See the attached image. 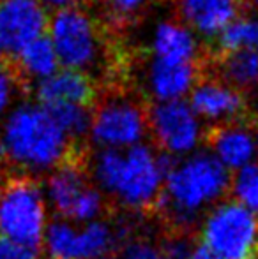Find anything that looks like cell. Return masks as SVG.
Here are the masks:
<instances>
[{
    "instance_id": "1",
    "label": "cell",
    "mask_w": 258,
    "mask_h": 259,
    "mask_svg": "<svg viewBox=\"0 0 258 259\" xmlns=\"http://www.w3.org/2000/svg\"><path fill=\"white\" fill-rule=\"evenodd\" d=\"M173 159L156 154L149 145L128 150H101L90 164L97 189L131 210L158 206L165 177Z\"/></svg>"
},
{
    "instance_id": "2",
    "label": "cell",
    "mask_w": 258,
    "mask_h": 259,
    "mask_svg": "<svg viewBox=\"0 0 258 259\" xmlns=\"http://www.w3.org/2000/svg\"><path fill=\"white\" fill-rule=\"evenodd\" d=\"M50 41L65 69L103 78L115 87V79L126 71L124 53L114 48L103 25L80 7H65L50 18Z\"/></svg>"
},
{
    "instance_id": "3",
    "label": "cell",
    "mask_w": 258,
    "mask_h": 259,
    "mask_svg": "<svg viewBox=\"0 0 258 259\" xmlns=\"http://www.w3.org/2000/svg\"><path fill=\"white\" fill-rule=\"evenodd\" d=\"M232 175L209 154L173 160L165 177L158 206L173 229L188 231L195 217L207 206L230 194Z\"/></svg>"
},
{
    "instance_id": "4",
    "label": "cell",
    "mask_w": 258,
    "mask_h": 259,
    "mask_svg": "<svg viewBox=\"0 0 258 259\" xmlns=\"http://www.w3.org/2000/svg\"><path fill=\"white\" fill-rule=\"evenodd\" d=\"M0 152L27 173H52L71 159V140L39 104H23L7 115L0 133Z\"/></svg>"
},
{
    "instance_id": "5",
    "label": "cell",
    "mask_w": 258,
    "mask_h": 259,
    "mask_svg": "<svg viewBox=\"0 0 258 259\" xmlns=\"http://www.w3.org/2000/svg\"><path fill=\"white\" fill-rule=\"evenodd\" d=\"M48 228V203L30 177H13L0 187V236L38 247Z\"/></svg>"
},
{
    "instance_id": "6",
    "label": "cell",
    "mask_w": 258,
    "mask_h": 259,
    "mask_svg": "<svg viewBox=\"0 0 258 259\" xmlns=\"http://www.w3.org/2000/svg\"><path fill=\"white\" fill-rule=\"evenodd\" d=\"M149 133L147 108L138 97L119 87L101 99L90 120V140L101 150H128L141 143Z\"/></svg>"
},
{
    "instance_id": "7",
    "label": "cell",
    "mask_w": 258,
    "mask_h": 259,
    "mask_svg": "<svg viewBox=\"0 0 258 259\" xmlns=\"http://www.w3.org/2000/svg\"><path fill=\"white\" fill-rule=\"evenodd\" d=\"M45 198L64 221L78 226L99 221L104 210L103 192L90 184L85 167L75 157L48 175Z\"/></svg>"
},
{
    "instance_id": "8",
    "label": "cell",
    "mask_w": 258,
    "mask_h": 259,
    "mask_svg": "<svg viewBox=\"0 0 258 259\" xmlns=\"http://www.w3.org/2000/svg\"><path fill=\"white\" fill-rule=\"evenodd\" d=\"M202 238L219 259H258V217L237 201H225L205 217Z\"/></svg>"
},
{
    "instance_id": "9",
    "label": "cell",
    "mask_w": 258,
    "mask_h": 259,
    "mask_svg": "<svg viewBox=\"0 0 258 259\" xmlns=\"http://www.w3.org/2000/svg\"><path fill=\"white\" fill-rule=\"evenodd\" d=\"M149 133L165 155H186L202 140V129L191 106L184 101L154 103L147 108Z\"/></svg>"
},
{
    "instance_id": "10",
    "label": "cell",
    "mask_w": 258,
    "mask_h": 259,
    "mask_svg": "<svg viewBox=\"0 0 258 259\" xmlns=\"http://www.w3.org/2000/svg\"><path fill=\"white\" fill-rule=\"evenodd\" d=\"M203 140L227 169H241L258 154V111L232 122L214 123Z\"/></svg>"
},
{
    "instance_id": "11",
    "label": "cell",
    "mask_w": 258,
    "mask_h": 259,
    "mask_svg": "<svg viewBox=\"0 0 258 259\" xmlns=\"http://www.w3.org/2000/svg\"><path fill=\"white\" fill-rule=\"evenodd\" d=\"M48 14L38 0H2L0 2V50L16 57L48 28Z\"/></svg>"
},
{
    "instance_id": "12",
    "label": "cell",
    "mask_w": 258,
    "mask_h": 259,
    "mask_svg": "<svg viewBox=\"0 0 258 259\" xmlns=\"http://www.w3.org/2000/svg\"><path fill=\"white\" fill-rule=\"evenodd\" d=\"M190 106L196 116H203L214 123L232 122L253 111L244 94L203 74H200L191 89Z\"/></svg>"
},
{
    "instance_id": "13",
    "label": "cell",
    "mask_w": 258,
    "mask_h": 259,
    "mask_svg": "<svg viewBox=\"0 0 258 259\" xmlns=\"http://www.w3.org/2000/svg\"><path fill=\"white\" fill-rule=\"evenodd\" d=\"M34 96L39 106L78 104L90 108L97 99L96 81L72 69H62L34 85Z\"/></svg>"
},
{
    "instance_id": "14",
    "label": "cell",
    "mask_w": 258,
    "mask_h": 259,
    "mask_svg": "<svg viewBox=\"0 0 258 259\" xmlns=\"http://www.w3.org/2000/svg\"><path fill=\"white\" fill-rule=\"evenodd\" d=\"M180 23L214 37L237 18H244L239 0H177Z\"/></svg>"
},
{
    "instance_id": "15",
    "label": "cell",
    "mask_w": 258,
    "mask_h": 259,
    "mask_svg": "<svg viewBox=\"0 0 258 259\" xmlns=\"http://www.w3.org/2000/svg\"><path fill=\"white\" fill-rule=\"evenodd\" d=\"M200 78V60L173 64L154 58L147 69V89L156 103L180 101Z\"/></svg>"
},
{
    "instance_id": "16",
    "label": "cell",
    "mask_w": 258,
    "mask_h": 259,
    "mask_svg": "<svg viewBox=\"0 0 258 259\" xmlns=\"http://www.w3.org/2000/svg\"><path fill=\"white\" fill-rule=\"evenodd\" d=\"M59 57L48 35L35 39L16 57L7 58L6 67L16 79L18 87L28 90V81H41L59 71ZM35 81V83H38Z\"/></svg>"
},
{
    "instance_id": "17",
    "label": "cell",
    "mask_w": 258,
    "mask_h": 259,
    "mask_svg": "<svg viewBox=\"0 0 258 259\" xmlns=\"http://www.w3.org/2000/svg\"><path fill=\"white\" fill-rule=\"evenodd\" d=\"M152 52L156 58L173 62V64L196 62L203 53L200 52L191 30L179 20L161 21L158 25L152 39Z\"/></svg>"
},
{
    "instance_id": "18",
    "label": "cell",
    "mask_w": 258,
    "mask_h": 259,
    "mask_svg": "<svg viewBox=\"0 0 258 259\" xmlns=\"http://www.w3.org/2000/svg\"><path fill=\"white\" fill-rule=\"evenodd\" d=\"M43 250L48 259H83L80 226L64 219L50 222L43 236Z\"/></svg>"
},
{
    "instance_id": "19",
    "label": "cell",
    "mask_w": 258,
    "mask_h": 259,
    "mask_svg": "<svg viewBox=\"0 0 258 259\" xmlns=\"http://www.w3.org/2000/svg\"><path fill=\"white\" fill-rule=\"evenodd\" d=\"M258 45V20L256 18H237L225 30L217 34L216 46L207 50L216 53H230L239 50H251Z\"/></svg>"
},
{
    "instance_id": "20",
    "label": "cell",
    "mask_w": 258,
    "mask_h": 259,
    "mask_svg": "<svg viewBox=\"0 0 258 259\" xmlns=\"http://www.w3.org/2000/svg\"><path fill=\"white\" fill-rule=\"evenodd\" d=\"M43 109L55 120V123L60 127V131H62L69 140H80L85 134H89L92 111L87 106L52 104V106H45Z\"/></svg>"
},
{
    "instance_id": "21",
    "label": "cell",
    "mask_w": 258,
    "mask_h": 259,
    "mask_svg": "<svg viewBox=\"0 0 258 259\" xmlns=\"http://www.w3.org/2000/svg\"><path fill=\"white\" fill-rule=\"evenodd\" d=\"M230 194L235 198L239 205L249 210L258 217V166L248 164V166L237 169L232 175V189Z\"/></svg>"
},
{
    "instance_id": "22",
    "label": "cell",
    "mask_w": 258,
    "mask_h": 259,
    "mask_svg": "<svg viewBox=\"0 0 258 259\" xmlns=\"http://www.w3.org/2000/svg\"><path fill=\"white\" fill-rule=\"evenodd\" d=\"M195 242L188 231L175 229L159 247L163 259H188L195 249Z\"/></svg>"
},
{
    "instance_id": "23",
    "label": "cell",
    "mask_w": 258,
    "mask_h": 259,
    "mask_svg": "<svg viewBox=\"0 0 258 259\" xmlns=\"http://www.w3.org/2000/svg\"><path fill=\"white\" fill-rule=\"evenodd\" d=\"M151 0H101L106 11L110 13L112 20L128 21L129 16L140 13L141 9L149 6Z\"/></svg>"
},
{
    "instance_id": "24",
    "label": "cell",
    "mask_w": 258,
    "mask_h": 259,
    "mask_svg": "<svg viewBox=\"0 0 258 259\" xmlns=\"http://www.w3.org/2000/svg\"><path fill=\"white\" fill-rule=\"evenodd\" d=\"M0 259H39L38 249L0 236Z\"/></svg>"
},
{
    "instance_id": "25",
    "label": "cell",
    "mask_w": 258,
    "mask_h": 259,
    "mask_svg": "<svg viewBox=\"0 0 258 259\" xmlns=\"http://www.w3.org/2000/svg\"><path fill=\"white\" fill-rule=\"evenodd\" d=\"M18 87L16 79L9 72L6 65L0 67V118L7 113L14 97V89Z\"/></svg>"
},
{
    "instance_id": "26",
    "label": "cell",
    "mask_w": 258,
    "mask_h": 259,
    "mask_svg": "<svg viewBox=\"0 0 258 259\" xmlns=\"http://www.w3.org/2000/svg\"><path fill=\"white\" fill-rule=\"evenodd\" d=\"M122 259H163V254L159 247H156L154 243L145 242V240H136V242H131L126 247Z\"/></svg>"
},
{
    "instance_id": "27",
    "label": "cell",
    "mask_w": 258,
    "mask_h": 259,
    "mask_svg": "<svg viewBox=\"0 0 258 259\" xmlns=\"http://www.w3.org/2000/svg\"><path fill=\"white\" fill-rule=\"evenodd\" d=\"M188 259H219V257H217L216 254L209 249V247H205L203 243H200V245L195 247L193 252L190 254V257Z\"/></svg>"
},
{
    "instance_id": "28",
    "label": "cell",
    "mask_w": 258,
    "mask_h": 259,
    "mask_svg": "<svg viewBox=\"0 0 258 259\" xmlns=\"http://www.w3.org/2000/svg\"><path fill=\"white\" fill-rule=\"evenodd\" d=\"M244 16L251 18L253 13H258V0H239Z\"/></svg>"
},
{
    "instance_id": "29",
    "label": "cell",
    "mask_w": 258,
    "mask_h": 259,
    "mask_svg": "<svg viewBox=\"0 0 258 259\" xmlns=\"http://www.w3.org/2000/svg\"><path fill=\"white\" fill-rule=\"evenodd\" d=\"M38 2H46V4H50V6L65 9V7H76V4L82 2V0H38Z\"/></svg>"
},
{
    "instance_id": "30",
    "label": "cell",
    "mask_w": 258,
    "mask_h": 259,
    "mask_svg": "<svg viewBox=\"0 0 258 259\" xmlns=\"http://www.w3.org/2000/svg\"><path fill=\"white\" fill-rule=\"evenodd\" d=\"M97 259H117V257H114V256H103V257H97Z\"/></svg>"
},
{
    "instance_id": "31",
    "label": "cell",
    "mask_w": 258,
    "mask_h": 259,
    "mask_svg": "<svg viewBox=\"0 0 258 259\" xmlns=\"http://www.w3.org/2000/svg\"><path fill=\"white\" fill-rule=\"evenodd\" d=\"M0 64H2V50H0ZM2 67V65H0Z\"/></svg>"
},
{
    "instance_id": "32",
    "label": "cell",
    "mask_w": 258,
    "mask_h": 259,
    "mask_svg": "<svg viewBox=\"0 0 258 259\" xmlns=\"http://www.w3.org/2000/svg\"><path fill=\"white\" fill-rule=\"evenodd\" d=\"M0 155H2V152H0Z\"/></svg>"
},
{
    "instance_id": "33",
    "label": "cell",
    "mask_w": 258,
    "mask_h": 259,
    "mask_svg": "<svg viewBox=\"0 0 258 259\" xmlns=\"http://www.w3.org/2000/svg\"><path fill=\"white\" fill-rule=\"evenodd\" d=\"M256 48H258V45H256Z\"/></svg>"
},
{
    "instance_id": "34",
    "label": "cell",
    "mask_w": 258,
    "mask_h": 259,
    "mask_svg": "<svg viewBox=\"0 0 258 259\" xmlns=\"http://www.w3.org/2000/svg\"><path fill=\"white\" fill-rule=\"evenodd\" d=\"M0 2H2V0H0Z\"/></svg>"
}]
</instances>
